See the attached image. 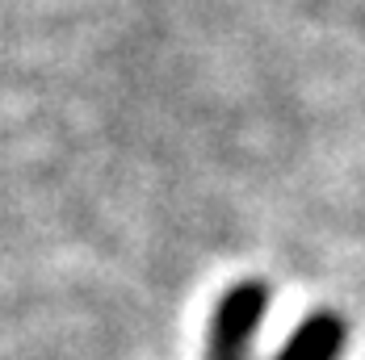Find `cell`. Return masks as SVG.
I'll return each instance as SVG.
<instances>
[{
    "label": "cell",
    "instance_id": "obj_1",
    "mask_svg": "<svg viewBox=\"0 0 365 360\" xmlns=\"http://www.w3.org/2000/svg\"><path fill=\"white\" fill-rule=\"evenodd\" d=\"M269 314V285L264 281H240L219 297L206 335V360H248L252 339Z\"/></svg>",
    "mask_w": 365,
    "mask_h": 360
},
{
    "label": "cell",
    "instance_id": "obj_2",
    "mask_svg": "<svg viewBox=\"0 0 365 360\" xmlns=\"http://www.w3.org/2000/svg\"><path fill=\"white\" fill-rule=\"evenodd\" d=\"M344 339H349L344 319L331 314V310H315V314H307L302 327L286 339V348L277 352V360H340Z\"/></svg>",
    "mask_w": 365,
    "mask_h": 360
}]
</instances>
